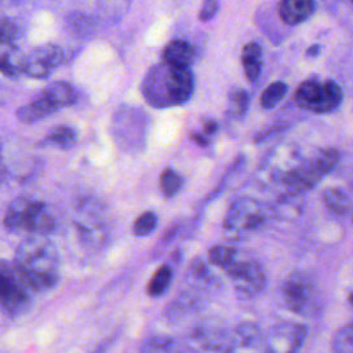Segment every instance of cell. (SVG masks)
Returning <instances> with one entry per match:
<instances>
[{
	"label": "cell",
	"instance_id": "8fae6325",
	"mask_svg": "<svg viewBox=\"0 0 353 353\" xmlns=\"http://www.w3.org/2000/svg\"><path fill=\"white\" fill-rule=\"evenodd\" d=\"M57 110H58V108L47 97L40 94V97H37L32 102L21 106L17 110V119L21 123L32 124L41 119H46L47 116L52 114Z\"/></svg>",
	"mask_w": 353,
	"mask_h": 353
},
{
	"label": "cell",
	"instance_id": "d6986e66",
	"mask_svg": "<svg viewBox=\"0 0 353 353\" xmlns=\"http://www.w3.org/2000/svg\"><path fill=\"white\" fill-rule=\"evenodd\" d=\"M139 353H182V349L172 338L152 336L142 343Z\"/></svg>",
	"mask_w": 353,
	"mask_h": 353
},
{
	"label": "cell",
	"instance_id": "603a6c76",
	"mask_svg": "<svg viewBox=\"0 0 353 353\" xmlns=\"http://www.w3.org/2000/svg\"><path fill=\"white\" fill-rule=\"evenodd\" d=\"M236 259V251L228 245H215L208 251V261L223 270H226Z\"/></svg>",
	"mask_w": 353,
	"mask_h": 353
},
{
	"label": "cell",
	"instance_id": "52a82bcc",
	"mask_svg": "<svg viewBox=\"0 0 353 353\" xmlns=\"http://www.w3.org/2000/svg\"><path fill=\"white\" fill-rule=\"evenodd\" d=\"M307 335L306 325L296 321H281L265 335L268 353H299Z\"/></svg>",
	"mask_w": 353,
	"mask_h": 353
},
{
	"label": "cell",
	"instance_id": "5bb4252c",
	"mask_svg": "<svg viewBox=\"0 0 353 353\" xmlns=\"http://www.w3.org/2000/svg\"><path fill=\"white\" fill-rule=\"evenodd\" d=\"M241 63L248 81L255 83L262 70V50L258 43H247L241 51Z\"/></svg>",
	"mask_w": 353,
	"mask_h": 353
},
{
	"label": "cell",
	"instance_id": "836d02e7",
	"mask_svg": "<svg viewBox=\"0 0 353 353\" xmlns=\"http://www.w3.org/2000/svg\"><path fill=\"white\" fill-rule=\"evenodd\" d=\"M319 52H320V46H319V44L310 46V47L307 48V51H306V54L310 55V57H316V55H319Z\"/></svg>",
	"mask_w": 353,
	"mask_h": 353
},
{
	"label": "cell",
	"instance_id": "3957f363",
	"mask_svg": "<svg viewBox=\"0 0 353 353\" xmlns=\"http://www.w3.org/2000/svg\"><path fill=\"white\" fill-rule=\"evenodd\" d=\"M3 222L10 232H26L32 236H44L55 228V219L46 204L29 197L15 199L8 205Z\"/></svg>",
	"mask_w": 353,
	"mask_h": 353
},
{
	"label": "cell",
	"instance_id": "e0dca14e",
	"mask_svg": "<svg viewBox=\"0 0 353 353\" xmlns=\"http://www.w3.org/2000/svg\"><path fill=\"white\" fill-rule=\"evenodd\" d=\"M320 87H321V83L317 81V80H314V79L305 80V81L298 87V90L295 91V95H294L295 103H296L299 108H302V109L310 110L312 106L314 105L317 97H319Z\"/></svg>",
	"mask_w": 353,
	"mask_h": 353
},
{
	"label": "cell",
	"instance_id": "4fadbf2b",
	"mask_svg": "<svg viewBox=\"0 0 353 353\" xmlns=\"http://www.w3.org/2000/svg\"><path fill=\"white\" fill-rule=\"evenodd\" d=\"M342 97H343L342 88L335 81L328 80L325 83H321L319 97L314 105L312 106L310 112H314V113L331 112L335 108H338V105L342 101Z\"/></svg>",
	"mask_w": 353,
	"mask_h": 353
},
{
	"label": "cell",
	"instance_id": "1f68e13d",
	"mask_svg": "<svg viewBox=\"0 0 353 353\" xmlns=\"http://www.w3.org/2000/svg\"><path fill=\"white\" fill-rule=\"evenodd\" d=\"M203 127H204V132L207 135H211V134H214L218 130V124L214 120H207Z\"/></svg>",
	"mask_w": 353,
	"mask_h": 353
},
{
	"label": "cell",
	"instance_id": "2e32d148",
	"mask_svg": "<svg viewBox=\"0 0 353 353\" xmlns=\"http://www.w3.org/2000/svg\"><path fill=\"white\" fill-rule=\"evenodd\" d=\"M41 94L44 97H47L58 109L65 108V106H70L76 99V94H74L73 87L66 81L51 83L43 90Z\"/></svg>",
	"mask_w": 353,
	"mask_h": 353
},
{
	"label": "cell",
	"instance_id": "7a4b0ae2",
	"mask_svg": "<svg viewBox=\"0 0 353 353\" xmlns=\"http://www.w3.org/2000/svg\"><path fill=\"white\" fill-rule=\"evenodd\" d=\"M194 90L189 68L160 62L149 69L142 80V95L154 108L178 106L188 102Z\"/></svg>",
	"mask_w": 353,
	"mask_h": 353
},
{
	"label": "cell",
	"instance_id": "9a60e30c",
	"mask_svg": "<svg viewBox=\"0 0 353 353\" xmlns=\"http://www.w3.org/2000/svg\"><path fill=\"white\" fill-rule=\"evenodd\" d=\"M32 62L43 66L48 72H51L55 66H58L63 59V52L58 46L54 44H44L36 47L29 57H26Z\"/></svg>",
	"mask_w": 353,
	"mask_h": 353
},
{
	"label": "cell",
	"instance_id": "5b68a950",
	"mask_svg": "<svg viewBox=\"0 0 353 353\" xmlns=\"http://www.w3.org/2000/svg\"><path fill=\"white\" fill-rule=\"evenodd\" d=\"M280 292L287 309L296 314H309L316 305L317 290L306 273H290L281 283Z\"/></svg>",
	"mask_w": 353,
	"mask_h": 353
},
{
	"label": "cell",
	"instance_id": "277c9868",
	"mask_svg": "<svg viewBox=\"0 0 353 353\" xmlns=\"http://www.w3.org/2000/svg\"><path fill=\"white\" fill-rule=\"evenodd\" d=\"M30 292L14 265L0 261V310L10 317L21 316L30 306Z\"/></svg>",
	"mask_w": 353,
	"mask_h": 353
},
{
	"label": "cell",
	"instance_id": "d6a6232c",
	"mask_svg": "<svg viewBox=\"0 0 353 353\" xmlns=\"http://www.w3.org/2000/svg\"><path fill=\"white\" fill-rule=\"evenodd\" d=\"M192 138L197 142V145H200V146H207V143H208V139L207 138H204L203 135H200V134H192Z\"/></svg>",
	"mask_w": 353,
	"mask_h": 353
},
{
	"label": "cell",
	"instance_id": "f1b7e54d",
	"mask_svg": "<svg viewBox=\"0 0 353 353\" xmlns=\"http://www.w3.org/2000/svg\"><path fill=\"white\" fill-rule=\"evenodd\" d=\"M230 110L236 116H243L248 108V95L243 90H233L229 95Z\"/></svg>",
	"mask_w": 353,
	"mask_h": 353
},
{
	"label": "cell",
	"instance_id": "6da1fadb",
	"mask_svg": "<svg viewBox=\"0 0 353 353\" xmlns=\"http://www.w3.org/2000/svg\"><path fill=\"white\" fill-rule=\"evenodd\" d=\"M12 265L32 292L47 291L59 280L58 250L44 236L25 239L15 251Z\"/></svg>",
	"mask_w": 353,
	"mask_h": 353
},
{
	"label": "cell",
	"instance_id": "4316f807",
	"mask_svg": "<svg viewBox=\"0 0 353 353\" xmlns=\"http://www.w3.org/2000/svg\"><path fill=\"white\" fill-rule=\"evenodd\" d=\"M156 226H157L156 214L152 211H146L135 219V222L132 225V232L135 236L142 237V236L150 234L156 229Z\"/></svg>",
	"mask_w": 353,
	"mask_h": 353
},
{
	"label": "cell",
	"instance_id": "e575fe53",
	"mask_svg": "<svg viewBox=\"0 0 353 353\" xmlns=\"http://www.w3.org/2000/svg\"><path fill=\"white\" fill-rule=\"evenodd\" d=\"M108 347H109V341H106V342H103L102 345H99V346H98L94 352H91V353H106Z\"/></svg>",
	"mask_w": 353,
	"mask_h": 353
},
{
	"label": "cell",
	"instance_id": "cb8c5ba5",
	"mask_svg": "<svg viewBox=\"0 0 353 353\" xmlns=\"http://www.w3.org/2000/svg\"><path fill=\"white\" fill-rule=\"evenodd\" d=\"M183 185L182 176L172 168H164L160 175V189L165 197H172Z\"/></svg>",
	"mask_w": 353,
	"mask_h": 353
},
{
	"label": "cell",
	"instance_id": "4dcf8cb0",
	"mask_svg": "<svg viewBox=\"0 0 353 353\" xmlns=\"http://www.w3.org/2000/svg\"><path fill=\"white\" fill-rule=\"evenodd\" d=\"M218 12V0H204L199 12L201 21H210Z\"/></svg>",
	"mask_w": 353,
	"mask_h": 353
},
{
	"label": "cell",
	"instance_id": "ba28073f",
	"mask_svg": "<svg viewBox=\"0 0 353 353\" xmlns=\"http://www.w3.org/2000/svg\"><path fill=\"white\" fill-rule=\"evenodd\" d=\"M265 223V214L254 201L241 200L234 203L225 219V228L234 234H244L261 229Z\"/></svg>",
	"mask_w": 353,
	"mask_h": 353
},
{
	"label": "cell",
	"instance_id": "8992f818",
	"mask_svg": "<svg viewBox=\"0 0 353 353\" xmlns=\"http://www.w3.org/2000/svg\"><path fill=\"white\" fill-rule=\"evenodd\" d=\"M225 272L234 292L241 299L255 298L266 285L265 272L254 259H234Z\"/></svg>",
	"mask_w": 353,
	"mask_h": 353
},
{
	"label": "cell",
	"instance_id": "484cf974",
	"mask_svg": "<svg viewBox=\"0 0 353 353\" xmlns=\"http://www.w3.org/2000/svg\"><path fill=\"white\" fill-rule=\"evenodd\" d=\"M338 159H339V153L335 149H332V148L323 149V150H320V153L314 159V163H313L312 167L320 175H323V174H327L328 171H331L334 168V165L338 163Z\"/></svg>",
	"mask_w": 353,
	"mask_h": 353
},
{
	"label": "cell",
	"instance_id": "ffe728a7",
	"mask_svg": "<svg viewBox=\"0 0 353 353\" xmlns=\"http://www.w3.org/2000/svg\"><path fill=\"white\" fill-rule=\"evenodd\" d=\"M172 280V270L168 265L160 266L148 283V294L153 298L161 296L170 287Z\"/></svg>",
	"mask_w": 353,
	"mask_h": 353
},
{
	"label": "cell",
	"instance_id": "f546056e",
	"mask_svg": "<svg viewBox=\"0 0 353 353\" xmlns=\"http://www.w3.org/2000/svg\"><path fill=\"white\" fill-rule=\"evenodd\" d=\"M17 36V26L10 19L0 17V47L12 46Z\"/></svg>",
	"mask_w": 353,
	"mask_h": 353
},
{
	"label": "cell",
	"instance_id": "7402d4cb",
	"mask_svg": "<svg viewBox=\"0 0 353 353\" xmlns=\"http://www.w3.org/2000/svg\"><path fill=\"white\" fill-rule=\"evenodd\" d=\"M287 90H288V87L284 81H274V83L269 84L261 95L262 108H265V109L274 108L284 98V95L287 94Z\"/></svg>",
	"mask_w": 353,
	"mask_h": 353
},
{
	"label": "cell",
	"instance_id": "9c48e42d",
	"mask_svg": "<svg viewBox=\"0 0 353 353\" xmlns=\"http://www.w3.org/2000/svg\"><path fill=\"white\" fill-rule=\"evenodd\" d=\"M223 353H268L265 334L254 323H241L232 331Z\"/></svg>",
	"mask_w": 353,
	"mask_h": 353
},
{
	"label": "cell",
	"instance_id": "44dd1931",
	"mask_svg": "<svg viewBox=\"0 0 353 353\" xmlns=\"http://www.w3.org/2000/svg\"><path fill=\"white\" fill-rule=\"evenodd\" d=\"M77 134L72 127L68 125H59L54 128L46 138L47 142L54 143L62 149H69L76 143Z\"/></svg>",
	"mask_w": 353,
	"mask_h": 353
},
{
	"label": "cell",
	"instance_id": "83f0119b",
	"mask_svg": "<svg viewBox=\"0 0 353 353\" xmlns=\"http://www.w3.org/2000/svg\"><path fill=\"white\" fill-rule=\"evenodd\" d=\"M15 46H1L0 47V72L7 74V76H12L17 73V70L19 69L18 65H15L12 62V54H14Z\"/></svg>",
	"mask_w": 353,
	"mask_h": 353
},
{
	"label": "cell",
	"instance_id": "30bf717a",
	"mask_svg": "<svg viewBox=\"0 0 353 353\" xmlns=\"http://www.w3.org/2000/svg\"><path fill=\"white\" fill-rule=\"evenodd\" d=\"M314 11V0H281L279 6L280 19L290 26L306 21Z\"/></svg>",
	"mask_w": 353,
	"mask_h": 353
},
{
	"label": "cell",
	"instance_id": "d4e9b609",
	"mask_svg": "<svg viewBox=\"0 0 353 353\" xmlns=\"http://www.w3.org/2000/svg\"><path fill=\"white\" fill-rule=\"evenodd\" d=\"M334 353H353V328L346 324L338 330L332 343Z\"/></svg>",
	"mask_w": 353,
	"mask_h": 353
},
{
	"label": "cell",
	"instance_id": "7c38bea8",
	"mask_svg": "<svg viewBox=\"0 0 353 353\" xmlns=\"http://www.w3.org/2000/svg\"><path fill=\"white\" fill-rule=\"evenodd\" d=\"M194 59L193 47L185 40H171L161 51V61L174 66L189 68Z\"/></svg>",
	"mask_w": 353,
	"mask_h": 353
},
{
	"label": "cell",
	"instance_id": "ac0fdd59",
	"mask_svg": "<svg viewBox=\"0 0 353 353\" xmlns=\"http://www.w3.org/2000/svg\"><path fill=\"white\" fill-rule=\"evenodd\" d=\"M323 200L327 208L335 212L336 215H347L350 212V207H352L350 199L341 189H335V188L325 189L323 193Z\"/></svg>",
	"mask_w": 353,
	"mask_h": 353
}]
</instances>
